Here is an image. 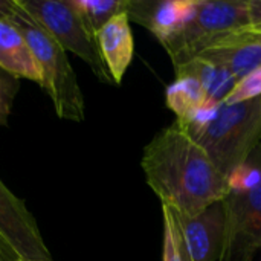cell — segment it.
Here are the masks:
<instances>
[{
	"label": "cell",
	"mask_w": 261,
	"mask_h": 261,
	"mask_svg": "<svg viewBox=\"0 0 261 261\" xmlns=\"http://www.w3.org/2000/svg\"><path fill=\"white\" fill-rule=\"evenodd\" d=\"M176 219V217H174ZM176 234H177V242H179V251H180V261H191L190 255H188V251L185 248V243H184V239L180 236V229L177 226V220H176Z\"/></svg>",
	"instance_id": "44dd1931"
},
{
	"label": "cell",
	"mask_w": 261,
	"mask_h": 261,
	"mask_svg": "<svg viewBox=\"0 0 261 261\" xmlns=\"http://www.w3.org/2000/svg\"><path fill=\"white\" fill-rule=\"evenodd\" d=\"M96 43L113 83L119 86L135 54V41L127 12L118 14L104 24L96 32Z\"/></svg>",
	"instance_id": "8fae6325"
},
{
	"label": "cell",
	"mask_w": 261,
	"mask_h": 261,
	"mask_svg": "<svg viewBox=\"0 0 261 261\" xmlns=\"http://www.w3.org/2000/svg\"><path fill=\"white\" fill-rule=\"evenodd\" d=\"M249 6V29L251 32L261 34V0H248Z\"/></svg>",
	"instance_id": "d6986e66"
},
{
	"label": "cell",
	"mask_w": 261,
	"mask_h": 261,
	"mask_svg": "<svg viewBox=\"0 0 261 261\" xmlns=\"http://www.w3.org/2000/svg\"><path fill=\"white\" fill-rule=\"evenodd\" d=\"M20 5L61 44L66 52L81 58L93 75L106 84H115L99 54L96 38L86 29L69 0H18Z\"/></svg>",
	"instance_id": "5b68a950"
},
{
	"label": "cell",
	"mask_w": 261,
	"mask_h": 261,
	"mask_svg": "<svg viewBox=\"0 0 261 261\" xmlns=\"http://www.w3.org/2000/svg\"><path fill=\"white\" fill-rule=\"evenodd\" d=\"M196 0H128L130 20L147 28L161 43L176 34L193 15Z\"/></svg>",
	"instance_id": "30bf717a"
},
{
	"label": "cell",
	"mask_w": 261,
	"mask_h": 261,
	"mask_svg": "<svg viewBox=\"0 0 261 261\" xmlns=\"http://www.w3.org/2000/svg\"><path fill=\"white\" fill-rule=\"evenodd\" d=\"M248 29V0H196V9L188 21L161 44L174 67H179L225 37Z\"/></svg>",
	"instance_id": "277c9868"
},
{
	"label": "cell",
	"mask_w": 261,
	"mask_h": 261,
	"mask_svg": "<svg viewBox=\"0 0 261 261\" xmlns=\"http://www.w3.org/2000/svg\"><path fill=\"white\" fill-rule=\"evenodd\" d=\"M261 96V66L254 69L252 72H249L248 75H245L243 78H240L236 86L232 87V90L229 92V95L226 96L223 104L232 106V104H239V102H245V101H251L255 98Z\"/></svg>",
	"instance_id": "2e32d148"
},
{
	"label": "cell",
	"mask_w": 261,
	"mask_h": 261,
	"mask_svg": "<svg viewBox=\"0 0 261 261\" xmlns=\"http://www.w3.org/2000/svg\"><path fill=\"white\" fill-rule=\"evenodd\" d=\"M14 261H23V260H14Z\"/></svg>",
	"instance_id": "603a6c76"
},
{
	"label": "cell",
	"mask_w": 261,
	"mask_h": 261,
	"mask_svg": "<svg viewBox=\"0 0 261 261\" xmlns=\"http://www.w3.org/2000/svg\"><path fill=\"white\" fill-rule=\"evenodd\" d=\"M21 32L40 72V86L47 93L58 118L72 122L86 119L84 95L78 84L75 70L61 44L20 5L14 3V12L9 20Z\"/></svg>",
	"instance_id": "7a4b0ae2"
},
{
	"label": "cell",
	"mask_w": 261,
	"mask_h": 261,
	"mask_svg": "<svg viewBox=\"0 0 261 261\" xmlns=\"http://www.w3.org/2000/svg\"><path fill=\"white\" fill-rule=\"evenodd\" d=\"M191 139L228 179L261 144V96L232 106L222 104L213 121Z\"/></svg>",
	"instance_id": "3957f363"
},
{
	"label": "cell",
	"mask_w": 261,
	"mask_h": 261,
	"mask_svg": "<svg viewBox=\"0 0 261 261\" xmlns=\"http://www.w3.org/2000/svg\"><path fill=\"white\" fill-rule=\"evenodd\" d=\"M206 101V93L202 84L188 75L176 76V80L165 90L167 107L176 115L177 121H185L190 118Z\"/></svg>",
	"instance_id": "5bb4252c"
},
{
	"label": "cell",
	"mask_w": 261,
	"mask_h": 261,
	"mask_svg": "<svg viewBox=\"0 0 261 261\" xmlns=\"http://www.w3.org/2000/svg\"><path fill=\"white\" fill-rule=\"evenodd\" d=\"M0 69L14 78H24L41 83L40 67L23 38L21 32L11 21L0 20Z\"/></svg>",
	"instance_id": "7c38bea8"
},
{
	"label": "cell",
	"mask_w": 261,
	"mask_h": 261,
	"mask_svg": "<svg viewBox=\"0 0 261 261\" xmlns=\"http://www.w3.org/2000/svg\"><path fill=\"white\" fill-rule=\"evenodd\" d=\"M164 216V246H162V261H180L179 242L176 234V219L174 214L162 206Z\"/></svg>",
	"instance_id": "e0dca14e"
},
{
	"label": "cell",
	"mask_w": 261,
	"mask_h": 261,
	"mask_svg": "<svg viewBox=\"0 0 261 261\" xmlns=\"http://www.w3.org/2000/svg\"><path fill=\"white\" fill-rule=\"evenodd\" d=\"M14 3L15 0H0V20L9 21L14 12Z\"/></svg>",
	"instance_id": "ffe728a7"
},
{
	"label": "cell",
	"mask_w": 261,
	"mask_h": 261,
	"mask_svg": "<svg viewBox=\"0 0 261 261\" xmlns=\"http://www.w3.org/2000/svg\"><path fill=\"white\" fill-rule=\"evenodd\" d=\"M174 70H176V76L188 75V76L196 78L202 84L206 93V99L217 102V104L225 102L226 96L229 95V92L239 81L225 69H220L202 60H193L187 64L174 67Z\"/></svg>",
	"instance_id": "4fadbf2b"
},
{
	"label": "cell",
	"mask_w": 261,
	"mask_h": 261,
	"mask_svg": "<svg viewBox=\"0 0 261 261\" xmlns=\"http://www.w3.org/2000/svg\"><path fill=\"white\" fill-rule=\"evenodd\" d=\"M0 261H12L11 260V257L6 254V251L2 248V245H0Z\"/></svg>",
	"instance_id": "7402d4cb"
},
{
	"label": "cell",
	"mask_w": 261,
	"mask_h": 261,
	"mask_svg": "<svg viewBox=\"0 0 261 261\" xmlns=\"http://www.w3.org/2000/svg\"><path fill=\"white\" fill-rule=\"evenodd\" d=\"M86 29L96 38V32L118 14L127 12L128 0H69Z\"/></svg>",
	"instance_id": "9a60e30c"
},
{
	"label": "cell",
	"mask_w": 261,
	"mask_h": 261,
	"mask_svg": "<svg viewBox=\"0 0 261 261\" xmlns=\"http://www.w3.org/2000/svg\"><path fill=\"white\" fill-rule=\"evenodd\" d=\"M220 69H225L237 80L261 66V34L242 31L225 37L197 58Z\"/></svg>",
	"instance_id": "9c48e42d"
},
{
	"label": "cell",
	"mask_w": 261,
	"mask_h": 261,
	"mask_svg": "<svg viewBox=\"0 0 261 261\" xmlns=\"http://www.w3.org/2000/svg\"><path fill=\"white\" fill-rule=\"evenodd\" d=\"M176 220L191 261L220 260L225 239V210L222 202L208 206L194 217H176Z\"/></svg>",
	"instance_id": "ba28073f"
},
{
	"label": "cell",
	"mask_w": 261,
	"mask_h": 261,
	"mask_svg": "<svg viewBox=\"0 0 261 261\" xmlns=\"http://www.w3.org/2000/svg\"><path fill=\"white\" fill-rule=\"evenodd\" d=\"M0 245L11 260L54 261L35 217L0 179Z\"/></svg>",
	"instance_id": "52a82bcc"
},
{
	"label": "cell",
	"mask_w": 261,
	"mask_h": 261,
	"mask_svg": "<svg viewBox=\"0 0 261 261\" xmlns=\"http://www.w3.org/2000/svg\"><path fill=\"white\" fill-rule=\"evenodd\" d=\"M257 150L261 161V144ZM222 203L225 239L219 261H252L261 249V176L249 188H228Z\"/></svg>",
	"instance_id": "8992f818"
},
{
	"label": "cell",
	"mask_w": 261,
	"mask_h": 261,
	"mask_svg": "<svg viewBox=\"0 0 261 261\" xmlns=\"http://www.w3.org/2000/svg\"><path fill=\"white\" fill-rule=\"evenodd\" d=\"M141 167L162 206L179 219L200 214L228 193V179L176 121L145 145Z\"/></svg>",
	"instance_id": "6da1fadb"
},
{
	"label": "cell",
	"mask_w": 261,
	"mask_h": 261,
	"mask_svg": "<svg viewBox=\"0 0 261 261\" xmlns=\"http://www.w3.org/2000/svg\"><path fill=\"white\" fill-rule=\"evenodd\" d=\"M15 92H17L15 78L0 69V125L8 124Z\"/></svg>",
	"instance_id": "ac0fdd59"
}]
</instances>
